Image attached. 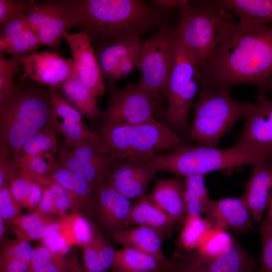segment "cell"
<instances>
[{
    "mask_svg": "<svg viewBox=\"0 0 272 272\" xmlns=\"http://www.w3.org/2000/svg\"><path fill=\"white\" fill-rule=\"evenodd\" d=\"M41 45L36 34L28 29L11 38L0 40V52L23 57L31 54Z\"/></svg>",
    "mask_w": 272,
    "mask_h": 272,
    "instance_id": "cell-37",
    "label": "cell"
},
{
    "mask_svg": "<svg viewBox=\"0 0 272 272\" xmlns=\"http://www.w3.org/2000/svg\"><path fill=\"white\" fill-rule=\"evenodd\" d=\"M57 133L53 126H48L28 140L14 156L20 167L34 157L57 153Z\"/></svg>",
    "mask_w": 272,
    "mask_h": 272,
    "instance_id": "cell-33",
    "label": "cell"
},
{
    "mask_svg": "<svg viewBox=\"0 0 272 272\" xmlns=\"http://www.w3.org/2000/svg\"><path fill=\"white\" fill-rule=\"evenodd\" d=\"M143 42V40H128L97 47L96 55L105 85L107 82L109 83L119 63L128 56L140 50Z\"/></svg>",
    "mask_w": 272,
    "mask_h": 272,
    "instance_id": "cell-29",
    "label": "cell"
},
{
    "mask_svg": "<svg viewBox=\"0 0 272 272\" xmlns=\"http://www.w3.org/2000/svg\"><path fill=\"white\" fill-rule=\"evenodd\" d=\"M92 189L91 216L102 229L112 236L115 232L128 228L131 206L129 199L104 181Z\"/></svg>",
    "mask_w": 272,
    "mask_h": 272,
    "instance_id": "cell-16",
    "label": "cell"
},
{
    "mask_svg": "<svg viewBox=\"0 0 272 272\" xmlns=\"http://www.w3.org/2000/svg\"><path fill=\"white\" fill-rule=\"evenodd\" d=\"M6 223L0 217V241L1 243L4 241V238L6 232Z\"/></svg>",
    "mask_w": 272,
    "mask_h": 272,
    "instance_id": "cell-54",
    "label": "cell"
},
{
    "mask_svg": "<svg viewBox=\"0 0 272 272\" xmlns=\"http://www.w3.org/2000/svg\"><path fill=\"white\" fill-rule=\"evenodd\" d=\"M252 167L251 176L240 198L253 221L261 223L272 192V159L260 161Z\"/></svg>",
    "mask_w": 272,
    "mask_h": 272,
    "instance_id": "cell-20",
    "label": "cell"
},
{
    "mask_svg": "<svg viewBox=\"0 0 272 272\" xmlns=\"http://www.w3.org/2000/svg\"><path fill=\"white\" fill-rule=\"evenodd\" d=\"M114 241L126 247L148 254L157 261L171 264L162 248L163 235L145 227H128L115 232L111 236Z\"/></svg>",
    "mask_w": 272,
    "mask_h": 272,
    "instance_id": "cell-21",
    "label": "cell"
},
{
    "mask_svg": "<svg viewBox=\"0 0 272 272\" xmlns=\"http://www.w3.org/2000/svg\"><path fill=\"white\" fill-rule=\"evenodd\" d=\"M205 176L193 175L185 177L183 198L186 216L201 215L210 200Z\"/></svg>",
    "mask_w": 272,
    "mask_h": 272,
    "instance_id": "cell-34",
    "label": "cell"
},
{
    "mask_svg": "<svg viewBox=\"0 0 272 272\" xmlns=\"http://www.w3.org/2000/svg\"><path fill=\"white\" fill-rule=\"evenodd\" d=\"M174 27L159 29L143 40L138 68L139 83L156 96L166 99V89L177 49Z\"/></svg>",
    "mask_w": 272,
    "mask_h": 272,
    "instance_id": "cell-10",
    "label": "cell"
},
{
    "mask_svg": "<svg viewBox=\"0 0 272 272\" xmlns=\"http://www.w3.org/2000/svg\"><path fill=\"white\" fill-rule=\"evenodd\" d=\"M69 272H86L82 271L78 262L77 257L75 255H72L68 259Z\"/></svg>",
    "mask_w": 272,
    "mask_h": 272,
    "instance_id": "cell-53",
    "label": "cell"
},
{
    "mask_svg": "<svg viewBox=\"0 0 272 272\" xmlns=\"http://www.w3.org/2000/svg\"><path fill=\"white\" fill-rule=\"evenodd\" d=\"M49 88L29 79L13 83L0 101V153L13 157L32 137L53 126Z\"/></svg>",
    "mask_w": 272,
    "mask_h": 272,
    "instance_id": "cell-3",
    "label": "cell"
},
{
    "mask_svg": "<svg viewBox=\"0 0 272 272\" xmlns=\"http://www.w3.org/2000/svg\"><path fill=\"white\" fill-rule=\"evenodd\" d=\"M243 119V128L234 145L253 147L272 157V99L267 91H258Z\"/></svg>",
    "mask_w": 272,
    "mask_h": 272,
    "instance_id": "cell-15",
    "label": "cell"
},
{
    "mask_svg": "<svg viewBox=\"0 0 272 272\" xmlns=\"http://www.w3.org/2000/svg\"><path fill=\"white\" fill-rule=\"evenodd\" d=\"M266 209V214L264 220L261 222L259 234L272 231V192L269 196Z\"/></svg>",
    "mask_w": 272,
    "mask_h": 272,
    "instance_id": "cell-52",
    "label": "cell"
},
{
    "mask_svg": "<svg viewBox=\"0 0 272 272\" xmlns=\"http://www.w3.org/2000/svg\"><path fill=\"white\" fill-rule=\"evenodd\" d=\"M28 29L30 28L26 14L12 19L1 26L0 40L11 38Z\"/></svg>",
    "mask_w": 272,
    "mask_h": 272,
    "instance_id": "cell-49",
    "label": "cell"
},
{
    "mask_svg": "<svg viewBox=\"0 0 272 272\" xmlns=\"http://www.w3.org/2000/svg\"><path fill=\"white\" fill-rule=\"evenodd\" d=\"M259 235L261 239L260 272H272V231Z\"/></svg>",
    "mask_w": 272,
    "mask_h": 272,
    "instance_id": "cell-48",
    "label": "cell"
},
{
    "mask_svg": "<svg viewBox=\"0 0 272 272\" xmlns=\"http://www.w3.org/2000/svg\"><path fill=\"white\" fill-rule=\"evenodd\" d=\"M33 248L29 242L18 239L2 242L0 272H28Z\"/></svg>",
    "mask_w": 272,
    "mask_h": 272,
    "instance_id": "cell-31",
    "label": "cell"
},
{
    "mask_svg": "<svg viewBox=\"0 0 272 272\" xmlns=\"http://www.w3.org/2000/svg\"><path fill=\"white\" fill-rule=\"evenodd\" d=\"M183 271L255 272L254 260L234 241L218 255L206 257L195 253L184 259Z\"/></svg>",
    "mask_w": 272,
    "mask_h": 272,
    "instance_id": "cell-18",
    "label": "cell"
},
{
    "mask_svg": "<svg viewBox=\"0 0 272 272\" xmlns=\"http://www.w3.org/2000/svg\"><path fill=\"white\" fill-rule=\"evenodd\" d=\"M65 99L91 123H101L103 111L97 106V98L74 74L61 87Z\"/></svg>",
    "mask_w": 272,
    "mask_h": 272,
    "instance_id": "cell-26",
    "label": "cell"
},
{
    "mask_svg": "<svg viewBox=\"0 0 272 272\" xmlns=\"http://www.w3.org/2000/svg\"><path fill=\"white\" fill-rule=\"evenodd\" d=\"M11 57L23 67L21 79H29L49 88H61L76 74L72 59H65L54 52H33L23 57Z\"/></svg>",
    "mask_w": 272,
    "mask_h": 272,
    "instance_id": "cell-14",
    "label": "cell"
},
{
    "mask_svg": "<svg viewBox=\"0 0 272 272\" xmlns=\"http://www.w3.org/2000/svg\"><path fill=\"white\" fill-rule=\"evenodd\" d=\"M37 2L35 0H0L1 27L12 19L27 14Z\"/></svg>",
    "mask_w": 272,
    "mask_h": 272,
    "instance_id": "cell-41",
    "label": "cell"
},
{
    "mask_svg": "<svg viewBox=\"0 0 272 272\" xmlns=\"http://www.w3.org/2000/svg\"><path fill=\"white\" fill-rule=\"evenodd\" d=\"M79 24L96 46L141 40L145 34L171 26V12L151 1L77 0Z\"/></svg>",
    "mask_w": 272,
    "mask_h": 272,
    "instance_id": "cell-2",
    "label": "cell"
},
{
    "mask_svg": "<svg viewBox=\"0 0 272 272\" xmlns=\"http://www.w3.org/2000/svg\"><path fill=\"white\" fill-rule=\"evenodd\" d=\"M63 219L64 227L71 235L75 245L82 247L96 235L90 222L81 213L67 214Z\"/></svg>",
    "mask_w": 272,
    "mask_h": 272,
    "instance_id": "cell-38",
    "label": "cell"
},
{
    "mask_svg": "<svg viewBox=\"0 0 272 272\" xmlns=\"http://www.w3.org/2000/svg\"><path fill=\"white\" fill-rule=\"evenodd\" d=\"M109 98L100 126L137 124L161 116L164 100L147 91L137 82L121 88H108Z\"/></svg>",
    "mask_w": 272,
    "mask_h": 272,
    "instance_id": "cell-9",
    "label": "cell"
},
{
    "mask_svg": "<svg viewBox=\"0 0 272 272\" xmlns=\"http://www.w3.org/2000/svg\"><path fill=\"white\" fill-rule=\"evenodd\" d=\"M183 222L180 242L188 251L197 248L213 227L211 223L201 215L186 216Z\"/></svg>",
    "mask_w": 272,
    "mask_h": 272,
    "instance_id": "cell-36",
    "label": "cell"
},
{
    "mask_svg": "<svg viewBox=\"0 0 272 272\" xmlns=\"http://www.w3.org/2000/svg\"><path fill=\"white\" fill-rule=\"evenodd\" d=\"M158 170L151 157L140 159H120L111 167L104 180L127 198L146 194L147 187Z\"/></svg>",
    "mask_w": 272,
    "mask_h": 272,
    "instance_id": "cell-12",
    "label": "cell"
},
{
    "mask_svg": "<svg viewBox=\"0 0 272 272\" xmlns=\"http://www.w3.org/2000/svg\"><path fill=\"white\" fill-rule=\"evenodd\" d=\"M217 3L244 24L272 23V0H218Z\"/></svg>",
    "mask_w": 272,
    "mask_h": 272,
    "instance_id": "cell-27",
    "label": "cell"
},
{
    "mask_svg": "<svg viewBox=\"0 0 272 272\" xmlns=\"http://www.w3.org/2000/svg\"><path fill=\"white\" fill-rule=\"evenodd\" d=\"M272 93V92H271Z\"/></svg>",
    "mask_w": 272,
    "mask_h": 272,
    "instance_id": "cell-56",
    "label": "cell"
},
{
    "mask_svg": "<svg viewBox=\"0 0 272 272\" xmlns=\"http://www.w3.org/2000/svg\"><path fill=\"white\" fill-rule=\"evenodd\" d=\"M202 214L213 227L237 233L250 230L254 222L240 197L210 199Z\"/></svg>",
    "mask_w": 272,
    "mask_h": 272,
    "instance_id": "cell-19",
    "label": "cell"
},
{
    "mask_svg": "<svg viewBox=\"0 0 272 272\" xmlns=\"http://www.w3.org/2000/svg\"><path fill=\"white\" fill-rule=\"evenodd\" d=\"M56 154L60 165L81 176L92 188L104 180L112 165L120 160L106 163H98L78 158L58 148Z\"/></svg>",
    "mask_w": 272,
    "mask_h": 272,
    "instance_id": "cell-30",
    "label": "cell"
},
{
    "mask_svg": "<svg viewBox=\"0 0 272 272\" xmlns=\"http://www.w3.org/2000/svg\"><path fill=\"white\" fill-rule=\"evenodd\" d=\"M21 63L11 57L9 59L0 55V101L4 99L9 92L14 82L12 80Z\"/></svg>",
    "mask_w": 272,
    "mask_h": 272,
    "instance_id": "cell-44",
    "label": "cell"
},
{
    "mask_svg": "<svg viewBox=\"0 0 272 272\" xmlns=\"http://www.w3.org/2000/svg\"><path fill=\"white\" fill-rule=\"evenodd\" d=\"M226 230L212 227L208 232L196 253L206 257H214L220 254L233 241Z\"/></svg>",
    "mask_w": 272,
    "mask_h": 272,
    "instance_id": "cell-39",
    "label": "cell"
},
{
    "mask_svg": "<svg viewBox=\"0 0 272 272\" xmlns=\"http://www.w3.org/2000/svg\"><path fill=\"white\" fill-rule=\"evenodd\" d=\"M52 103V125L65 141L87 145L106 155L101 145L97 131H92L85 124L83 116L61 95L57 89L49 88Z\"/></svg>",
    "mask_w": 272,
    "mask_h": 272,
    "instance_id": "cell-13",
    "label": "cell"
},
{
    "mask_svg": "<svg viewBox=\"0 0 272 272\" xmlns=\"http://www.w3.org/2000/svg\"><path fill=\"white\" fill-rule=\"evenodd\" d=\"M48 179L64 187L77 201L82 213L91 215L93 189L83 178L58 163Z\"/></svg>",
    "mask_w": 272,
    "mask_h": 272,
    "instance_id": "cell-28",
    "label": "cell"
},
{
    "mask_svg": "<svg viewBox=\"0 0 272 272\" xmlns=\"http://www.w3.org/2000/svg\"><path fill=\"white\" fill-rule=\"evenodd\" d=\"M28 272H69L67 260L42 245L33 248Z\"/></svg>",
    "mask_w": 272,
    "mask_h": 272,
    "instance_id": "cell-35",
    "label": "cell"
},
{
    "mask_svg": "<svg viewBox=\"0 0 272 272\" xmlns=\"http://www.w3.org/2000/svg\"><path fill=\"white\" fill-rule=\"evenodd\" d=\"M21 172V168L10 153H0V188Z\"/></svg>",
    "mask_w": 272,
    "mask_h": 272,
    "instance_id": "cell-46",
    "label": "cell"
},
{
    "mask_svg": "<svg viewBox=\"0 0 272 272\" xmlns=\"http://www.w3.org/2000/svg\"><path fill=\"white\" fill-rule=\"evenodd\" d=\"M33 181L30 177L22 171L19 175L11 180L8 184L12 195L22 208L26 207Z\"/></svg>",
    "mask_w": 272,
    "mask_h": 272,
    "instance_id": "cell-45",
    "label": "cell"
},
{
    "mask_svg": "<svg viewBox=\"0 0 272 272\" xmlns=\"http://www.w3.org/2000/svg\"><path fill=\"white\" fill-rule=\"evenodd\" d=\"M21 208L12 195L8 185L0 188V217L7 224H12L22 214Z\"/></svg>",
    "mask_w": 272,
    "mask_h": 272,
    "instance_id": "cell-42",
    "label": "cell"
},
{
    "mask_svg": "<svg viewBox=\"0 0 272 272\" xmlns=\"http://www.w3.org/2000/svg\"><path fill=\"white\" fill-rule=\"evenodd\" d=\"M141 49L128 56L119 63L112 76L109 87L115 86L117 81L138 68Z\"/></svg>",
    "mask_w": 272,
    "mask_h": 272,
    "instance_id": "cell-47",
    "label": "cell"
},
{
    "mask_svg": "<svg viewBox=\"0 0 272 272\" xmlns=\"http://www.w3.org/2000/svg\"><path fill=\"white\" fill-rule=\"evenodd\" d=\"M200 74L201 88L250 84L272 92V23L235 22Z\"/></svg>",
    "mask_w": 272,
    "mask_h": 272,
    "instance_id": "cell-1",
    "label": "cell"
},
{
    "mask_svg": "<svg viewBox=\"0 0 272 272\" xmlns=\"http://www.w3.org/2000/svg\"><path fill=\"white\" fill-rule=\"evenodd\" d=\"M16 238L30 242L42 239L64 226L63 218L41 215L35 212L21 214L12 224Z\"/></svg>",
    "mask_w": 272,
    "mask_h": 272,
    "instance_id": "cell-25",
    "label": "cell"
},
{
    "mask_svg": "<svg viewBox=\"0 0 272 272\" xmlns=\"http://www.w3.org/2000/svg\"><path fill=\"white\" fill-rule=\"evenodd\" d=\"M229 89L200 88L194 103L189 138L217 148L221 139L241 118L251 103L233 99Z\"/></svg>",
    "mask_w": 272,
    "mask_h": 272,
    "instance_id": "cell-7",
    "label": "cell"
},
{
    "mask_svg": "<svg viewBox=\"0 0 272 272\" xmlns=\"http://www.w3.org/2000/svg\"><path fill=\"white\" fill-rule=\"evenodd\" d=\"M43 187L42 183L33 181L26 207L34 211L37 208L42 199Z\"/></svg>",
    "mask_w": 272,
    "mask_h": 272,
    "instance_id": "cell-50",
    "label": "cell"
},
{
    "mask_svg": "<svg viewBox=\"0 0 272 272\" xmlns=\"http://www.w3.org/2000/svg\"><path fill=\"white\" fill-rule=\"evenodd\" d=\"M26 17L42 45L52 47L58 46L68 30L80 22L77 0L37 1Z\"/></svg>",
    "mask_w": 272,
    "mask_h": 272,
    "instance_id": "cell-11",
    "label": "cell"
},
{
    "mask_svg": "<svg viewBox=\"0 0 272 272\" xmlns=\"http://www.w3.org/2000/svg\"><path fill=\"white\" fill-rule=\"evenodd\" d=\"M181 266L177 262L163 264L148 254L122 247L116 251L112 267L113 272H181Z\"/></svg>",
    "mask_w": 272,
    "mask_h": 272,
    "instance_id": "cell-24",
    "label": "cell"
},
{
    "mask_svg": "<svg viewBox=\"0 0 272 272\" xmlns=\"http://www.w3.org/2000/svg\"><path fill=\"white\" fill-rule=\"evenodd\" d=\"M183 189L184 182L180 178H163L155 183L148 195L177 222H184L186 214Z\"/></svg>",
    "mask_w": 272,
    "mask_h": 272,
    "instance_id": "cell-23",
    "label": "cell"
},
{
    "mask_svg": "<svg viewBox=\"0 0 272 272\" xmlns=\"http://www.w3.org/2000/svg\"><path fill=\"white\" fill-rule=\"evenodd\" d=\"M58 163L55 155H47L30 159L21 166V169L33 180L44 185Z\"/></svg>",
    "mask_w": 272,
    "mask_h": 272,
    "instance_id": "cell-40",
    "label": "cell"
},
{
    "mask_svg": "<svg viewBox=\"0 0 272 272\" xmlns=\"http://www.w3.org/2000/svg\"><path fill=\"white\" fill-rule=\"evenodd\" d=\"M177 222L174 218L154 203L148 195L145 194L131 205L127 226L149 228L163 235L168 234Z\"/></svg>",
    "mask_w": 272,
    "mask_h": 272,
    "instance_id": "cell-22",
    "label": "cell"
},
{
    "mask_svg": "<svg viewBox=\"0 0 272 272\" xmlns=\"http://www.w3.org/2000/svg\"><path fill=\"white\" fill-rule=\"evenodd\" d=\"M182 272H193V271H183Z\"/></svg>",
    "mask_w": 272,
    "mask_h": 272,
    "instance_id": "cell-55",
    "label": "cell"
},
{
    "mask_svg": "<svg viewBox=\"0 0 272 272\" xmlns=\"http://www.w3.org/2000/svg\"><path fill=\"white\" fill-rule=\"evenodd\" d=\"M151 1L161 8L168 11H172L176 8L180 9L191 3L186 0H153Z\"/></svg>",
    "mask_w": 272,
    "mask_h": 272,
    "instance_id": "cell-51",
    "label": "cell"
},
{
    "mask_svg": "<svg viewBox=\"0 0 272 272\" xmlns=\"http://www.w3.org/2000/svg\"><path fill=\"white\" fill-rule=\"evenodd\" d=\"M158 171L180 177L202 175L217 170L252 166L260 161L272 159L267 153L256 148L234 144L226 150L203 145L183 144L179 147L151 157Z\"/></svg>",
    "mask_w": 272,
    "mask_h": 272,
    "instance_id": "cell-5",
    "label": "cell"
},
{
    "mask_svg": "<svg viewBox=\"0 0 272 272\" xmlns=\"http://www.w3.org/2000/svg\"><path fill=\"white\" fill-rule=\"evenodd\" d=\"M41 240L43 246L62 255L66 254L72 246H75L72 238L64 225L61 229Z\"/></svg>",
    "mask_w": 272,
    "mask_h": 272,
    "instance_id": "cell-43",
    "label": "cell"
},
{
    "mask_svg": "<svg viewBox=\"0 0 272 272\" xmlns=\"http://www.w3.org/2000/svg\"><path fill=\"white\" fill-rule=\"evenodd\" d=\"M82 248L86 272H105L112 266L116 251L102 236L96 234Z\"/></svg>",
    "mask_w": 272,
    "mask_h": 272,
    "instance_id": "cell-32",
    "label": "cell"
},
{
    "mask_svg": "<svg viewBox=\"0 0 272 272\" xmlns=\"http://www.w3.org/2000/svg\"><path fill=\"white\" fill-rule=\"evenodd\" d=\"M97 132L104 152L118 159L148 158L184 144L155 118L137 124L100 126Z\"/></svg>",
    "mask_w": 272,
    "mask_h": 272,
    "instance_id": "cell-6",
    "label": "cell"
},
{
    "mask_svg": "<svg viewBox=\"0 0 272 272\" xmlns=\"http://www.w3.org/2000/svg\"><path fill=\"white\" fill-rule=\"evenodd\" d=\"M71 50L77 75L98 98L106 93L100 66L89 37L82 30L66 33L64 37Z\"/></svg>",
    "mask_w": 272,
    "mask_h": 272,
    "instance_id": "cell-17",
    "label": "cell"
},
{
    "mask_svg": "<svg viewBox=\"0 0 272 272\" xmlns=\"http://www.w3.org/2000/svg\"><path fill=\"white\" fill-rule=\"evenodd\" d=\"M201 82L195 64L177 44L166 89L167 105L161 117L162 123L181 140L189 137V114Z\"/></svg>",
    "mask_w": 272,
    "mask_h": 272,
    "instance_id": "cell-8",
    "label": "cell"
},
{
    "mask_svg": "<svg viewBox=\"0 0 272 272\" xmlns=\"http://www.w3.org/2000/svg\"><path fill=\"white\" fill-rule=\"evenodd\" d=\"M180 10L179 22L174 29L176 42L200 73L236 21L217 1L190 3Z\"/></svg>",
    "mask_w": 272,
    "mask_h": 272,
    "instance_id": "cell-4",
    "label": "cell"
}]
</instances>
